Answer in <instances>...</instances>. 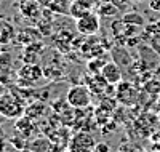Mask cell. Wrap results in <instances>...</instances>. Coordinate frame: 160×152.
I'll use <instances>...</instances> for the list:
<instances>
[{
    "mask_svg": "<svg viewBox=\"0 0 160 152\" xmlns=\"http://www.w3.org/2000/svg\"><path fill=\"white\" fill-rule=\"evenodd\" d=\"M24 112H26V109L19 99V96L13 94V93H3L0 96V115L2 117L16 120L22 117Z\"/></svg>",
    "mask_w": 160,
    "mask_h": 152,
    "instance_id": "obj_1",
    "label": "cell"
},
{
    "mask_svg": "<svg viewBox=\"0 0 160 152\" xmlns=\"http://www.w3.org/2000/svg\"><path fill=\"white\" fill-rule=\"evenodd\" d=\"M91 91L85 85H72L68 90L66 94V101L74 109H85L91 104Z\"/></svg>",
    "mask_w": 160,
    "mask_h": 152,
    "instance_id": "obj_2",
    "label": "cell"
},
{
    "mask_svg": "<svg viewBox=\"0 0 160 152\" xmlns=\"http://www.w3.org/2000/svg\"><path fill=\"white\" fill-rule=\"evenodd\" d=\"M68 149L71 152H93L96 149V141L90 131L80 130L72 134L68 144Z\"/></svg>",
    "mask_w": 160,
    "mask_h": 152,
    "instance_id": "obj_3",
    "label": "cell"
},
{
    "mask_svg": "<svg viewBox=\"0 0 160 152\" xmlns=\"http://www.w3.org/2000/svg\"><path fill=\"white\" fill-rule=\"evenodd\" d=\"M101 16L95 11H88L87 15H83L80 19L75 21V27H77V32L80 35H85V37H91V35H96L101 29Z\"/></svg>",
    "mask_w": 160,
    "mask_h": 152,
    "instance_id": "obj_4",
    "label": "cell"
},
{
    "mask_svg": "<svg viewBox=\"0 0 160 152\" xmlns=\"http://www.w3.org/2000/svg\"><path fill=\"white\" fill-rule=\"evenodd\" d=\"M45 72L38 64H24L18 71V85L21 87H29L37 84L38 80H42Z\"/></svg>",
    "mask_w": 160,
    "mask_h": 152,
    "instance_id": "obj_5",
    "label": "cell"
},
{
    "mask_svg": "<svg viewBox=\"0 0 160 152\" xmlns=\"http://www.w3.org/2000/svg\"><path fill=\"white\" fill-rule=\"evenodd\" d=\"M136 96H138V93L131 84H128V82H120V84H117V88H115L117 101H120L125 106H131V104H135Z\"/></svg>",
    "mask_w": 160,
    "mask_h": 152,
    "instance_id": "obj_6",
    "label": "cell"
},
{
    "mask_svg": "<svg viewBox=\"0 0 160 152\" xmlns=\"http://www.w3.org/2000/svg\"><path fill=\"white\" fill-rule=\"evenodd\" d=\"M101 75L108 80V84L111 85H117L122 82V67L117 63H106L104 67L101 69Z\"/></svg>",
    "mask_w": 160,
    "mask_h": 152,
    "instance_id": "obj_7",
    "label": "cell"
},
{
    "mask_svg": "<svg viewBox=\"0 0 160 152\" xmlns=\"http://www.w3.org/2000/svg\"><path fill=\"white\" fill-rule=\"evenodd\" d=\"M16 37V29L8 19L0 16V45L10 43Z\"/></svg>",
    "mask_w": 160,
    "mask_h": 152,
    "instance_id": "obj_8",
    "label": "cell"
},
{
    "mask_svg": "<svg viewBox=\"0 0 160 152\" xmlns=\"http://www.w3.org/2000/svg\"><path fill=\"white\" fill-rule=\"evenodd\" d=\"M108 85H109L108 80H106V79L101 75V72H99V74H96L95 77L90 80L88 88H90V91H91L93 94H104V93H106V88H108Z\"/></svg>",
    "mask_w": 160,
    "mask_h": 152,
    "instance_id": "obj_9",
    "label": "cell"
},
{
    "mask_svg": "<svg viewBox=\"0 0 160 152\" xmlns=\"http://www.w3.org/2000/svg\"><path fill=\"white\" fill-rule=\"evenodd\" d=\"M16 131L21 133L24 138H29L31 133L34 131V122H32V119H29L28 115H22V117L16 119Z\"/></svg>",
    "mask_w": 160,
    "mask_h": 152,
    "instance_id": "obj_10",
    "label": "cell"
},
{
    "mask_svg": "<svg viewBox=\"0 0 160 152\" xmlns=\"http://www.w3.org/2000/svg\"><path fill=\"white\" fill-rule=\"evenodd\" d=\"M71 5H72V0H50L48 2L50 10L59 13V15H69Z\"/></svg>",
    "mask_w": 160,
    "mask_h": 152,
    "instance_id": "obj_11",
    "label": "cell"
},
{
    "mask_svg": "<svg viewBox=\"0 0 160 152\" xmlns=\"http://www.w3.org/2000/svg\"><path fill=\"white\" fill-rule=\"evenodd\" d=\"M51 141L47 138H37V139L29 143V150L31 152H48L51 147Z\"/></svg>",
    "mask_w": 160,
    "mask_h": 152,
    "instance_id": "obj_12",
    "label": "cell"
},
{
    "mask_svg": "<svg viewBox=\"0 0 160 152\" xmlns=\"http://www.w3.org/2000/svg\"><path fill=\"white\" fill-rule=\"evenodd\" d=\"M118 13V8H117V5H114V3H111V2H102L99 7H98V15L101 16V18H111V16H115Z\"/></svg>",
    "mask_w": 160,
    "mask_h": 152,
    "instance_id": "obj_13",
    "label": "cell"
},
{
    "mask_svg": "<svg viewBox=\"0 0 160 152\" xmlns=\"http://www.w3.org/2000/svg\"><path fill=\"white\" fill-rule=\"evenodd\" d=\"M112 58H114V63H117L118 66H122V67H127L131 63L130 54L125 50H120V48H114L112 50Z\"/></svg>",
    "mask_w": 160,
    "mask_h": 152,
    "instance_id": "obj_14",
    "label": "cell"
},
{
    "mask_svg": "<svg viewBox=\"0 0 160 152\" xmlns=\"http://www.w3.org/2000/svg\"><path fill=\"white\" fill-rule=\"evenodd\" d=\"M122 21L127 23V24H131V26H136V27L144 26V16L139 15V13H135V11H130L127 15H123Z\"/></svg>",
    "mask_w": 160,
    "mask_h": 152,
    "instance_id": "obj_15",
    "label": "cell"
},
{
    "mask_svg": "<svg viewBox=\"0 0 160 152\" xmlns=\"http://www.w3.org/2000/svg\"><path fill=\"white\" fill-rule=\"evenodd\" d=\"M88 11H91V10H88V8H85V7H82L78 2H75V0H72V5H71V10H69V16L72 18V19H80L83 15H87Z\"/></svg>",
    "mask_w": 160,
    "mask_h": 152,
    "instance_id": "obj_16",
    "label": "cell"
},
{
    "mask_svg": "<svg viewBox=\"0 0 160 152\" xmlns=\"http://www.w3.org/2000/svg\"><path fill=\"white\" fill-rule=\"evenodd\" d=\"M45 112V106L42 104V103H34V104H31L28 109H26V112H24V115H28L29 119H37V117H40Z\"/></svg>",
    "mask_w": 160,
    "mask_h": 152,
    "instance_id": "obj_17",
    "label": "cell"
},
{
    "mask_svg": "<svg viewBox=\"0 0 160 152\" xmlns=\"http://www.w3.org/2000/svg\"><path fill=\"white\" fill-rule=\"evenodd\" d=\"M144 91H148V94H152V96H158L160 94V82L152 77V80H148L144 84Z\"/></svg>",
    "mask_w": 160,
    "mask_h": 152,
    "instance_id": "obj_18",
    "label": "cell"
},
{
    "mask_svg": "<svg viewBox=\"0 0 160 152\" xmlns=\"http://www.w3.org/2000/svg\"><path fill=\"white\" fill-rule=\"evenodd\" d=\"M11 63H13V56H11L10 51H2V53H0V69H3L2 72L8 71Z\"/></svg>",
    "mask_w": 160,
    "mask_h": 152,
    "instance_id": "obj_19",
    "label": "cell"
},
{
    "mask_svg": "<svg viewBox=\"0 0 160 152\" xmlns=\"http://www.w3.org/2000/svg\"><path fill=\"white\" fill-rule=\"evenodd\" d=\"M10 143L15 146L16 149H24L26 146H28V141H26V138L21 133H16L15 138H10Z\"/></svg>",
    "mask_w": 160,
    "mask_h": 152,
    "instance_id": "obj_20",
    "label": "cell"
},
{
    "mask_svg": "<svg viewBox=\"0 0 160 152\" xmlns=\"http://www.w3.org/2000/svg\"><path fill=\"white\" fill-rule=\"evenodd\" d=\"M75 2H78L82 7H85V8H88V10H93L95 8L101 0H75Z\"/></svg>",
    "mask_w": 160,
    "mask_h": 152,
    "instance_id": "obj_21",
    "label": "cell"
},
{
    "mask_svg": "<svg viewBox=\"0 0 160 152\" xmlns=\"http://www.w3.org/2000/svg\"><path fill=\"white\" fill-rule=\"evenodd\" d=\"M96 150L98 152H111V146L108 143H96Z\"/></svg>",
    "mask_w": 160,
    "mask_h": 152,
    "instance_id": "obj_22",
    "label": "cell"
},
{
    "mask_svg": "<svg viewBox=\"0 0 160 152\" xmlns=\"http://www.w3.org/2000/svg\"><path fill=\"white\" fill-rule=\"evenodd\" d=\"M149 8L155 13H160V0H149Z\"/></svg>",
    "mask_w": 160,
    "mask_h": 152,
    "instance_id": "obj_23",
    "label": "cell"
},
{
    "mask_svg": "<svg viewBox=\"0 0 160 152\" xmlns=\"http://www.w3.org/2000/svg\"><path fill=\"white\" fill-rule=\"evenodd\" d=\"M5 144H7V134H5V131L2 130V127H0V150H3Z\"/></svg>",
    "mask_w": 160,
    "mask_h": 152,
    "instance_id": "obj_24",
    "label": "cell"
},
{
    "mask_svg": "<svg viewBox=\"0 0 160 152\" xmlns=\"http://www.w3.org/2000/svg\"><path fill=\"white\" fill-rule=\"evenodd\" d=\"M48 152H64V147H61L59 144H55V143H53Z\"/></svg>",
    "mask_w": 160,
    "mask_h": 152,
    "instance_id": "obj_25",
    "label": "cell"
},
{
    "mask_svg": "<svg viewBox=\"0 0 160 152\" xmlns=\"http://www.w3.org/2000/svg\"><path fill=\"white\" fill-rule=\"evenodd\" d=\"M5 93V88H3V84H0V96Z\"/></svg>",
    "mask_w": 160,
    "mask_h": 152,
    "instance_id": "obj_26",
    "label": "cell"
},
{
    "mask_svg": "<svg viewBox=\"0 0 160 152\" xmlns=\"http://www.w3.org/2000/svg\"><path fill=\"white\" fill-rule=\"evenodd\" d=\"M157 104H158V106H160V94H158V96H157Z\"/></svg>",
    "mask_w": 160,
    "mask_h": 152,
    "instance_id": "obj_27",
    "label": "cell"
},
{
    "mask_svg": "<svg viewBox=\"0 0 160 152\" xmlns=\"http://www.w3.org/2000/svg\"><path fill=\"white\" fill-rule=\"evenodd\" d=\"M157 26H158V29H160V23H158V24H157Z\"/></svg>",
    "mask_w": 160,
    "mask_h": 152,
    "instance_id": "obj_28",
    "label": "cell"
},
{
    "mask_svg": "<svg viewBox=\"0 0 160 152\" xmlns=\"http://www.w3.org/2000/svg\"><path fill=\"white\" fill-rule=\"evenodd\" d=\"M64 152H71V150H69V149H68V150H64Z\"/></svg>",
    "mask_w": 160,
    "mask_h": 152,
    "instance_id": "obj_29",
    "label": "cell"
},
{
    "mask_svg": "<svg viewBox=\"0 0 160 152\" xmlns=\"http://www.w3.org/2000/svg\"><path fill=\"white\" fill-rule=\"evenodd\" d=\"M93 152H98V150H96V149H95V150H93Z\"/></svg>",
    "mask_w": 160,
    "mask_h": 152,
    "instance_id": "obj_30",
    "label": "cell"
},
{
    "mask_svg": "<svg viewBox=\"0 0 160 152\" xmlns=\"http://www.w3.org/2000/svg\"><path fill=\"white\" fill-rule=\"evenodd\" d=\"M0 53H2V50H0Z\"/></svg>",
    "mask_w": 160,
    "mask_h": 152,
    "instance_id": "obj_31",
    "label": "cell"
},
{
    "mask_svg": "<svg viewBox=\"0 0 160 152\" xmlns=\"http://www.w3.org/2000/svg\"><path fill=\"white\" fill-rule=\"evenodd\" d=\"M0 152H2V150H0Z\"/></svg>",
    "mask_w": 160,
    "mask_h": 152,
    "instance_id": "obj_32",
    "label": "cell"
},
{
    "mask_svg": "<svg viewBox=\"0 0 160 152\" xmlns=\"http://www.w3.org/2000/svg\"><path fill=\"white\" fill-rule=\"evenodd\" d=\"M29 152H31V150H29Z\"/></svg>",
    "mask_w": 160,
    "mask_h": 152,
    "instance_id": "obj_33",
    "label": "cell"
}]
</instances>
